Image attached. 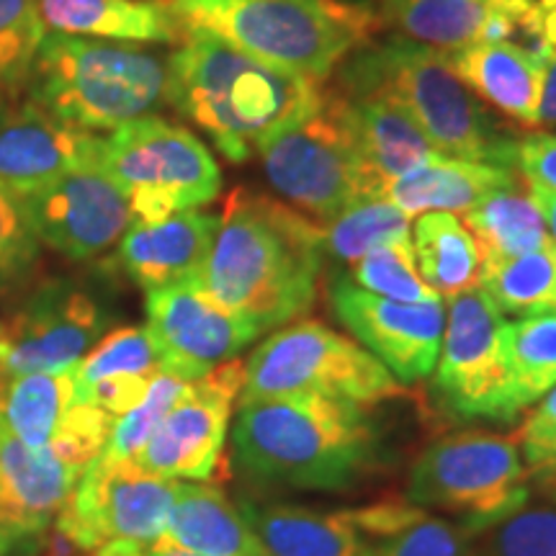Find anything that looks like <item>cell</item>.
Instances as JSON below:
<instances>
[{
  "mask_svg": "<svg viewBox=\"0 0 556 556\" xmlns=\"http://www.w3.org/2000/svg\"><path fill=\"white\" fill-rule=\"evenodd\" d=\"M323 225L250 189H235L219 212L217 232L199 281L261 332L307 315L323 268Z\"/></svg>",
  "mask_w": 556,
  "mask_h": 556,
  "instance_id": "cell-1",
  "label": "cell"
},
{
  "mask_svg": "<svg viewBox=\"0 0 556 556\" xmlns=\"http://www.w3.org/2000/svg\"><path fill=\"white\" fill-rule=\"evenodd\" d=\"M170 106L229 163H245L325 99V83L266 65L204 31H186L168 58Z\"/></svg>",
  "mask_w": 556,
  "mask_h": 556,
  "instance_id": "cell-2",
  "label": "cell"
},
{
  "mask_svg": "<svg viewBox=\"0 0 556 556\" xmlns=\"http://www.w3.org/2000/svg\"><path fill=\"white\" fill-rule=\"evenodd\" d=\"M235 467L263 486L348 490L374 469L379 430L366 405L296 394L240 405Z\"/></svg>",
  "mask_w": 556,
  "mask_h": 556,
  "instance_id": "cell-3",
  "label": "cell"
},
{
  "mask_svg": "<svg viewBox=\"0 0 556 556\" xmlns=\"http://www.w3.org/2000/svg\"><path fill=\"white\" fill-rule=\"evenodd\" d=\"M338 90L394 101L441 155L518 168V139L456 78L441 50L402 37L371 41L340 62Z\"/></svg>",
  "mask_w": 556,
  "mask_h": 556,
  "instance_id": "cell-4",
  "label": "cell"
},
{
  "mask_svg": "<svg viewBox=\"0 0 556 556\" xmlns=\"http://www.w3.org/2000/svg\"><path fill=\"white\" fill-rule=\"evenodd\" d=\"M186 31H204L266 65L325 83L371 45L381 21L348 0H160Z\"/></svg>",
  "mask_w": 556,
  "mask_h": 556,
  "instance_id": "cell-5",
  "label": "cell"
},
{
  "mask_svg": "<svg viewBox=\"0 0 556 556\" xmlns=\"http://www.w3.org/2000/svg\"><path fill=\"white\" fill-rule=\"evenodd\" d=\"M26 99L75 129L114 131L170 106L168 58L148 45L47 31Z\"/></svg>",
  "mask_w": 556,
  "mask_h": 556,
  "instance_id": "cell-6",
  "label": "cell"
},
{
  "mask_svg": "<svg viewBox=\"0 0 556 556\" xmlns=\"http://www.w3.org/2000/svg\"><path fill=\"white\" fill-rule=\"evenodd\" d=\"M99 165L119 186L137 222L168 219L212 204L222 193V168L189 127L142 116L101 137Z\"/></svg>",
  "mask_w": 556,
  "mask_h": 556,
  "instance_id": "cell-7",
  "label": "cell"
},
{
  "mask_svg": "<svg viewBox=\"0 0 556 556\" xmlns=\"http://www.w3.org/2000/svg\"><path fill=\"white\" fill-rule=\"evenodd\" d=\"M296 394L371 407L400 397L402 387L356 340L317 319H302L283 325L250 353L240 405Z\"/></svg>",
  "mask_w": 556,
  "mask_h": 556,
  "instance_id": "cell-8",
  "label": "cell"
},
{
  "mask_svg": "<svg viewBox=\"0 0 556 556\" xmlns=\"http://www.w3.org/2000/svg\"><path fill=\"white\" fill-rule=\"evenodd\" d=\"M407 503L462 518L467 531H490L528 503V469L516 435L454 433L417 456L407 479Z\"/></svg>",
  "mask_w": 556,
  "mask_h": 556,
  "instance_id": "cell-9",
  "label": "cell"
},
{
  "mask_svg": "<svg viewBox=\"0 0 556 556\" xmlns=\"http://www.w3.org/2000/svg\"><path fill=\"white\" fill-rule=\"evenodd\" d=\"M258 155L268 184L319 225L356 201L381 197L353 139L345 99L338 90L325 88L323 103L263 144Z\"/></svg>",
  "mask_w": 556,
  "mask_h": 556,
  "instance_id": "cell-10",
  "label": "cell"
},
{
  "mask_svg": "<svg viewBox=\"0 0 556 556\" xmlns=\"http://www.w3.org/2000/svg\"><path fill=\"white\" fill-rule=\"evenodd\" d=\"M505 325L482 287L448 299L433 374L438 397L458 420L510 422L520 415L513 402Z\"/></svg>",
  "mask_w": 556,
  "mask_h": 556,
  "instance_id": "cell-11",
  "label": "cell"
},
{
  "mask_svg": "<svg viewBox=\"0 0 556 556\" xmlns=\"http://www.w3.org/2000/svg\"><path fill=\"white\" fill-rule=\"evenodd\" d=\"M176 495L178 482L173 479L99 456L83 471L52 528L86 554L106 544L150 548L168 526Z\"/></svg>",
  "mask_w": 556,
  "mask_h": 556,
  "instance_id": "cell-12",
  "label": "cell"
},
{
  "mask_svg": "<svg viewBox=\"0 0 556 556\" xmlns=\"http://www.w3.org/2000/svg\"><path fill=\"white\" fill-rule=\"evenodd\" d=\"M103 304L73 278H45L18 299L0 330V379L67 371L106 336Z\"/></svg>",
  "mask_w": 556,
  "mask_h": 556,
  "instance_id": "cell-13",
  "label": "cell"
},
{
  "mask_svg": "<svg viewBox=\"0 0 556 556\" xmlns=\"http://www.w3.org/2000/svg\"><path fill=\"white\" fill-rule=\"evenodd\" d=\"M245 381V361L227 364L193 379L135 456V467L173 482H212L217 477L229 417Z\"/></svg>",
  "mask_w": 556,
  "mask_h": 556,
  "instance_id": "cell-14",
  "label": "cell"
},
{
  "mask_svg": "<svg viewBox=\"0 0 556 556\" xmlns=\"http://www.w3.org/2000/svg\"><path fill=\"white\" fill-rule=\"evenodd\" d=\"M144 312L160 371L180 381L206 377L261 336L253 323L208 294L199 276L148 291Z\"/></svg>",
  "mask_w": 556,
  "mask_h": 556,
  "instance_id": "cell-15",
  "label": "cell"
},
{
  "mask_svg": "<svg viewBox=\"0 0 556 556\" xmlns=\"http://www.w3.org/2000/svg\"><path fill=\"white\" fill-rule=\"evenodd\" d=\"M330 304L340 323L400 384H415L435 371L441 356L446 304L394 302L353 287L338 276L330 287Z\"/></svg>",
  "mask_w": 556,
  "mask_h": 556,
  "instance_id": "cell-16",
  "label": "cell"
},
{
  "mask_svg": "<svg viewBox=\"0 0 556 556\" xmlns=\"http://www.w3.org/2000/svg\"><path fill=\"white\" fill-rule=\"evenodd\" d=\"M41 245L70 261H93L116 248L135 225L129 201L106 176L99 160L70 170L24 199Z\"/></svg>",
  "mask_w": 556,
  "mask_h": 556,
  "instance_id": "cell-17",
  "label": "cell"
},
{
  "mask_svg": "<svg viewBox=\"0 0 556 556\" xmlns=\"http://www.w3.org/2000/svg\"><path fill=\"white\" fill-rule=\"evenodd\" d=\"M99 150L101 135L54 119L26 96L0 106V184L21 199L96 163Z\"/></svg>",
  "mask_w": 556,
  "mask_h": 556,
  "instance_id": "cell-18",
  "label": "cell"
},
{
  "mask_svg": "<svg viewBox=\"0 0 556 556\" xmlns=\"http://www.w3.org/2000/svg\"><path fill=\"white\" fill-rule=\"evenodd\" d=\"M377 16L402 39L448 52L475 41H528L536 0H379Z\"/></svg>",
  "mask_w": 556,
  "mask_h": 556,
  "instance_id": "cell-19",
  "label": "cell"
},
{
  "mask_svg": "<svg viewBox=\"0 0 556 556\" xmlns=\"http://www.w3.org/2000/svg\"><path fill=\"white\" fill-rule=\"evenodd\" d=\"M58 446L29 448L0 420V526L45 536L83 477Z\"/></svg>",
  "mask_w": 556,
  "mask_h": 556,
  "instance_id": "cell-20",
  "label": "cell"
},
{
  "mask_svg": "<svg viewBox=\"0 0 556 556\" xmlns=\"http://www.w3.org/2000/svg\"><path fill=\"white\" fill-rule=\"evenodd\" d=\"M217 222L219 214L201 208L157 222L135 219V225L116 242V268L144 291L197 278L212 248Z\"/></svg>",
  "mask_w": 556,
  "mask_h": 556,
  "instance_id": "cell-21",
  "label": "cell"
},
{
  "mask_svg": "<svg viewBox=\"0 0 556 556\" xmlns=\"http://www.w3.org/2000/svg\"><path fill=\"white\" fill-rule=\"evenodd\" d=\"M242 518L268 556H377L379 541L361 526L358 510H317L242 497Z\"/></svg>",
  "mask_w": 556,
  "mask_h": 556,
  "instance_id": "cell-22",
  "label": "cell"
},
{
  "mask_svg": "<svg viewBox=\"0 0 556 556\" xmlns=\"http://www.w3.org/2000/svg\"><path fill=\"white\" fill-rule=\"evenodd\" d=\"M443 58L477 99L526 127H536L546 70V60L536 50L523 41L495 39L448 50Z\"/></svg>",
  "mask_w": 556,
  "mask_h": 556,
  "instance_id": "cell-23",
  "label": "cell"
},
{
  "mask_svg": "<svg viewBox=\"0 0 556 556\" xmlns=\"http://www.w3.org/2000/svg\"><path fill=\"white\" fill-rule=\"evenodd\" d=\"M47 31L129 45H180L186 29L160 0H37Z\"/></svg>",
  "mask_w": 556,
  "mask_h": 556,
  "instance_id": "cell-24",
  "label": "cell"
},
{
  "mask_svg": "<svg viewBox=\"0 0 556 556\" xmlns=\"http://www.w3.org/2000/svg\"><path fill=\"white\" fill-rule=\"evenodd\" d=\"M340 96L345 99L353 139L381 197L394 180L441 155L413 116L394 101L384 96Z\"/></svg>",
  "mask_w": 556,
  "mask_h": 556,
  "instance_id": "cell-25",
  "label": "cell"
},
{
  "mask_svg": "<svg viewBox=\"0 0 556 556\" xmlns=\"http://www.w3.org/2000/svg\"><path fill=\"white\" fill-rule=\"evenodd\" d=\"M152 546L199 556H268L240 507L208 482H178L168 526Z\"/></svg>",
  "mask_w": 556,
  "mask_h": 556,
  "instance_id": "cell-26",
  "label": "cell"
},
{
  "mask_svg": "<svg viewBox=\"0 0 556 556\" xmlns=\"http://www.w3.org/2000/svg\"><path fill=\"white\" fill-rule=\"evenodd\" d=\"M520 180L518 168L435 155L394 180L384 197L409 219L428 212H467L486 193Z\"/></svg>",
  "mask_w": 556,
  "mask_h": 556,
  "instance_id": "cell-27",
  "label": "cell"
},
{
  "mask_svg": "<svg viewBox=\"0 0 556 556\" xmlns=\"http://www.w3.org/2000/svg\"><path fill=\"white\" fill-rule=\"evenodd\" d=\"M464 227L477 242L482 270L552 242L546 219L528 184L520 180L486 193L464 212Z\"/></svg>",
  "mask_w": 556,
  "mask_h": 556,
  "instance_id": "cell-28",
  "label": "cell"
},
{
  "mask_svg": "<svg viewBox=\"0 0 556 556\" xmlns=\"http://www.w3.org/2000/svg\"><path fill=\"white\" fill-rule=\"evenodd\" d=\"M78 400L75 368L0 379V420L29 448L50 446Z\"/></svg>",
  "mask_w": 556,
  "mask_h": 556,
  "instance_id": "cell-29",
  "label": "cell"
},
{
  "mask_svg": "<svg viewBox=\"0 0 556 556\" xmlns=\"http://www.w3.org/2000/svg\"><path fill=\"white\" fill-rule=\"evenodd\" d=\"M417 274L441 299H454L482 287V261L464 222L451 212L420 214L413 229Z\"/></svg>",
  "mask_w": 556,
  "mask_h": 556,
  "instance_id": "cell-30",
  "label": "cell"
},
{
  "mask_svg": "<svg viewBox=\"0 0 556 556\" xmlns=\"http://www.w3.org/2000/svg\"><path fill=\"white\" fill-rule=\"evenodd\" d=\"M482 289L503 315L556 312V242L484 268Z\"/></svg>",
  "mask_w": 556,
  "mask_h": 556,
  "instance_id": "cell-31",
  "label": "cell"
},
{
  "mask_svg": "<svg viewBox=\"0 0 556 556\" xmlns=\"http://www.w3.org/2000/svg\"><path fill=\"white\" fill-rule=\"evenodd\" d=\"M513 402L518 413L536 405L556 387V312L520 317L505 325Z\"/></svg>",
  "mask_w": 556,
  "mask_h": 556,
  "instance_id": "cell-32",
  "label": "cell"
},
{
  "mask_svg": "<svg viewBox=\"0 0 556 556\" xmlns=\"http://www.w3.org/2000/svg\"><path fill=\"white\" fill-rule=\"evenodd\" d=\"M409 238V217L387 197L356 201L340 212L338 217L323 225L325 255L336 258L343 266L364 258L387 242Z\"/></svg>",
  "mask_w": 556,
  "mask_h": 556,
  "instance_id": "cell-33",
  "label": "cell"
},
{
  "mask_svg": "<svg viewBox=\"0 0 556 556\" xmlns=\"http://www.w3.org/2000/svg\"><path fill=\"white\" fill-rule=\"evenodd\" d=\"M45 37L37 0H0V106L26 96Z\"/></svg>",
  "mask_w": 556,
  "mask_h": 556,
  "instance_id": "cell-34",
  "label": "cell"
},
{
  "mask_svg": "<svg viewBox=\"0 0 556 556\" xmlns=\"http://www.w3.org/2000/svg\"><path fill=\"white\" fill-rule=\"evenodd\" d=\"M41 242L24 199L0 184V302L11 304L37 283Z\"/></svg>",
  "mask_w": 556,
  "mask_h": 556,
  "instance_id": "cell-35",
  "label": "cell"
},
{
  "mask_svg": "<svg viewBox=\"0 0 556 556\" xmlns=\"http://www.w3.org/2000/svg\"><path fill=\"white\" fill-rule=\"evenodd\" d=\"M348 281L353 287L377 294L394 302H435L433 291L417 274V263L413 253V240L387 242L364 258L348 266Z\"/></svg>",
  "mask_w": 556,
  "mask_h": 556,
  "instance_id": "cell-36",
  "label": "cell"
},
{
  "mask_svg": "<svg viewBox=\"0 0 556 556\" xmlns=\"http://www.w3.org/2000/svg\"><path fill=\"white\" fill-rule=\"evenodd\" d=\"M160 371L157 351L144 328H116L103 336L75 364L78 392L109 377H155Z\"/></svg>",
  "mask_w": 556,
  "mask_h": 556,
  "instance_id": "cell-37",
  "label": "cell"
},
{
  "mask_svg": "<svg viewBox=\"0 0 556 556\" xmlns=\"http://www.w3.org/2000/svg\"><path fill=\"white\" fill-rule=\"evenodd\" d=\"M186 384L189 381H180L170 377V374L157 371L150 379L144 400L135 409H129L127 415L114 420V428H111L106 448L101 451V458H106L111 464L135 462V456L144 448V443L150 441V435L163 422V417L170 413V407L186 392Z\"/></svg>",
  "mask_w": 556,
  "mask_h": 556,
  "instance_id": "cell-38",
  "label": "cell"
},
{
  "mask_svg": "<svg viewBox=\"0 0 556 556\" xmlns=\"http://www.w3.org/2000/svg\"><path fill=\"white\" fill-rule=\"evenodd\" d=\"M484 533L475 556H556V510H518Z\"/></svg>",
  "mask_w": 556,
  "mask_h": 556,
  "instance_id": "cell-39",
  "label": "cell"
},
{
  "mask_svg": "<svg viewBox=\"0 0 556 556\" xmlns=\"http://www.w3.org/2000/svg\"><path fill=\"white\" fill-rule=\"evenodd\" d=\"M471 536L475 533L464 526L420 513L413 523L381 541L377 556H475Z\"/></svg>",
  "mask_w": 556,
  "mask_h": 556,
  "instance_id": "cell-40",
  "label": "cell"
},
{
  "mask_svg": "<svg viewBox=\"0 0 556 556\" xmlns=\"http://www.w3.org/2000/svg\"><path fill=\"white\" fill-rule=\"evenodd\" d=\"M516 441L528 469L544 471L556 467V387L548 389L526 415Z\"/></svg>",
  "mask_w": 556,
  "mask_h": 556,
  "instance_id": "cell-41",
  "label": "cell"
},
{
  "mask_svg": "<svg viewBox=\"0 0 556 556\" xmlns=\"http://www.w3.org/2000/svg\"><path fill=\"white\" fill-rule=\"evenodd\" d=\"M518 173L528 186L556 191V131H531L518 139Z\"/></svg>",
  "mask_w": 556,
  "mask_h": 556,
  "instance_id": "cell-42",
  "label": "cell"
},
{
  "mask_svg": "<svg viewBox=\"0 0 556 556\" xmlns=\"http://www.w3.org/2000/svg\"><path fill=\"white\" fill-rule=\"evenodd\" d=\"M150 379L152 377H109L96 381V384H90L88 389H83V392H78V397L83 402L101 407L103 413H109L111 417H122L144 400Z\"/></svg>",
  "mask_w": 556,
  "mask_h": 556,
  "instance_id": "cell-43",
  "label": "cell"
},
{
  "mask_svg": "<svg viewBox=\"0 0 556 556\" xmlns=\"http://www.w3.org/2000/svg\"><path fill=\"white\" fill-rule=\"evenodd\" d=\"M536 127H556V54L546 60L544 86H541V101L536 114Z\"/></svg>",
  "mask_w": 556,
  "mask_h": 556,
  "instance_id": "cell-44",
  "label": "cell"
},
{
  "mask_svg": "<svg viewBox=\"0 0 556 556\" xmlns=\"http://www.w3.org/2000/svg\"><path fill=\"white\" fill-rule=\"evenodd\" d=\"M41 536H26L13 528L0 526V556H37Z\"/></svg>",
  "mask_w": 556,
  "mask_h": 556,
  "instance_id": "cell-45",
  "label": "cell"
},
{
  "mask_svg": "<svg viewBox=\"0 0 556 556\" xmlns=\"http://www.w3.org/2000/svg\"><path fill=\"white\" fill-rule=\"evenodd\" d=\"M528 189H531L533 199H536V204L541 208V214H544L548 235H552V240L556 242V191L539 189V186H528Z\"/></svg>",
  "mask_w": 556,
  "mask_h": 556,
  "instance_id": "cell-46",
  "label": "cell"
},
{
  "mask_svg": "<svg viewBox=\"0 0 556 556\" xmlns=\"http://www.w3.org/2000/svg\"><path fill=\"white\" fill-rule=\"evenodd\" d=\"M142 556H199V554H189V552H178V548H144Z\"/></svg>",
  "mask_w": 556,
  "mask_h": 556,
  "instance_id": "cell-47",
  "label": "cell"
},
{
  "mask_svg": "<svg viewBox=\"0 0 556 556\" xmlns=\"http://www.w3.org/2000/svg\"><path fill=\"white\" fill-rule=\"evenodd\" d=\"M0 330H3V319H0Z\"/></svg>",
  "mask_w": 556,
  "mask_h": 556,
  "instance_id": "cell-48",
  "label": "cell"
},
{
  "mask_svg": "<svg viewBox=\"0 0 556 556\" xmlns=\"http://www.w3.org/2000/svg\"><path fill=\"white\" fill-rule=\"evenodd\" d=\"M554 497H556V486H554Z\"/></svg>",
  "mask_w": 556,
  "mask_h": 556,
  "instance_id": "cell-49",
  "label": "cell"
}]
</instances>
